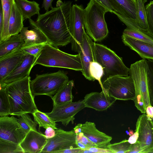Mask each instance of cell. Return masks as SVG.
<instances>
[{"label": "cell", "instance_id": "cell-1", "mask_svg": "<svg viewBox=\"0 0 153 153\" xmlns=\"http://www.w3.org/2000/svg\"><path fill=\"white\" fill-rule=\"evenodd\" d=\"M71 2L58 1L56 7L38 15L37 20L29 19L33 27L40 30L47 38L48 43L58 48L71 42Z\"/></svg>", "mask_w": 153, "mask_h": 153}, {"label": "cell", "instance_id": "cell-2", "mask_svg": "<svg viewBox=\"0 0 153 153\" xmlns=\"http://www.w3.org/2000/svg\"><path fill=\"white\" fill-rule=\"evenodd\" d=\"M30 81L28 76L5 87L10 102V115L18 117L26 113L32 114L38 109L30 90Z\"/></svg>", "mask_w": 153, "mask_h": 153}, {"label": "cell", "instance_id": "cell-3", "mask_svg": "<svg viewBox=\"0 0 153 153\" xmlns=\"http://www.w3.org/2000/svg\"><path fill=\"white\" fill-rule=\"evenodd\" d=\"M94 61L102 67L103 74L100 85L107 79L116 76H128L130 68L124 63L122 58L106 46L94 42Z\"/></svg>", "mask_w": 153, "mask_h": 153}, {"label": "cell", "instance_id": "cell-4", "mask_svg": "<svg viewBox=\"0 0 153 153\" xmlns=\"http://www.w3.org/2000/svg\"><path fill=\"white\" fill-rule=\"evenodd\" d=\"M107 12L109 10L95 0H90L84 10L86 33L95 42L102 40L108 34L105 19V15Z\"/></svg>", "mask_w": 153, "mask_h": 153}, {"label": "cell", "instance_id": "cell-5", "mask_svg": "<svg viewBox=\"0 0 153 153\" xmlns=\"http://www.w3.org/2000/svg\"><path fill=\"white\" fill-rule=\"evenodd\" d=\"M39 64L81 71L82 67L79 54H69L49 43L45 44L36 59L34 66Z\"/></svg>", "mask_w": 153, "mask_h": 153}, {"label": "cell", "instance_id": "cell-6", "mask_svg": "<svg viewBox=\"0 0 153 153\" xmlns=\"http://www.w3.org/2000/svg\"><path fill=\"white\" fill-rule=\"evenodd\" d=\"M66 72L63 71L42 74H36L30 82L33 97L45 95L52 98L68 81Z\"/></svg>", "mask_w": 153, "mask_h": 153}, {"label": "cell", "instance_id": "cell-7", "mask_svg": "<svg viewBox=\"0 0 153 153\" xmlns=\"http://www.w3.org/2000/svg\"><path fill=\"white\" fill-rule=\"evenodd\" d=\"M101 86L102 90L116 100H133L135 97L134 84L130 75L110 77L103 82Z\"/></svg>", "mask_w": 153, "mask_h": 153}, {"label": "cell", "instance_id": "cell-8", "mask_svg": "<svg viewBox=\"0 0 153 153\" xmlns=\"http://www.w3.org/2000/svg\"><path fill=\"white\" fill-rule=\"evenodd\" d=\"M55 131L53 137L47 139L41 153H56L59 151L78 147L76 144V134L74 130L66 131L59 128Z\"/></svg>", "mask_w": 153, "mask_h": 153}, {"label": "cell", "instance_id": "cell-9", "mask_svg": "<svg viewBox=\"0 0 153 153\" xmlns=\"http://www.w3.org/2000/svg\"><path fill=\"white\" fill-rule=\"evenodd\" d=\"M85 108L82 100L54 106L51 112L45 113L54 122H60L66 126L71 122L73 124L75 115Z\"/></svg>", "mask_w": 153, "mask_h": 153}, {"label": "cell", "instance_id": "cell-10", "mask_svg": "<svg viewBox=\"0 0 153 153\" xmlns=\"http://www.w3.org/2000/svg\"><path fill=\"white\" fill-rule=\"evenodd\" d=\"M146 59H143L131 65L129 74L132 77L135 89L141 93L146 108L151 105L147 77Z\"/></svg>", "mask_w": 153, "mask_h": 153}, {"label": "cell", "instance_id": "cell-11", "mask_svg": "<svg viewBox=\"0 0 153 153\" xmlns=\"http://www.w3.org/2000/svg\"><path fill=\"white\" fill-rule=\"evenodd\" d=\"M84 10L81 6L76 4L72 6L71 43L72 50L75 52H79L85 30L84 20Z\"/></svg>", "mask_w": 153, "mask_h": 153}, {"label": "cell", "instance_id": "cell-12", "mask_svg": "<svg viewBox=\"0 0 153 153\" xmlns=\"http://www.w3.org/2000/svg\"><path fill=\"white\" fill-rule=\"evenodd\" d=\"M25 136L14 115L0 117V139L20 144Z\"/></svg>", "mask_w": 153, "mask_h": 153}, {"label": "cell", "instance_id": "cell-13", "mask_svg": "<svg viewBox=\"0 0 153 153\" xmlns=\"http://www.w3.org/2000/svg\"><path fill=\"white\" fill-rule=\"evenodd\" d=\"M139 137L137 140L142 153H147L153 148V123L152 120L147 117L146 113L139 117L136 124Z\"/></svg>", "mask_w": 153, "mask_h": 153}, {"label": "cell", "instance_id": "cell-14", "mask_svg": "<svg viewBox=\"0 0 153 153\" xmlns=\"http://www.w3.org/2000/svg\"><path fill=\"white\" fill-rule=\"evenodd\" d=\"M36 58L34 56L25 54L13 70L6 77L0 81V88L23 79L28 76Z\"/></svg>", "mask_w": 153, "mask_h": 153}, {"label": "cell", "instance_id": "cell-15", "mask_svg": "<svg viewBox=\"0 0 153 153\" xmlns=\"http://www.w3.org/2000/svg\"><path fill=\"white\" fill-rule=\"evenodd\" d=\"M92 39L85 31L81 44V50L78 53L81 63L82 74L89 81L95 79L91 76L89 70L90 63L94 61V57L93 45Z\"/></svg>", "mask_w": 153, "mask_h": 153}, {"label": "cell", "instance_id": "cell-16", "mask_svg": "<svg viewBox=\"0 0 153 153\" xmlns=\"http://www.w3.org/2000/svg\"><path fill=\"white\" fill-rule=\"evenodd\" d=\"M85 107L92 108L98 111L106 110L116 101L102 89L100 92H92L86 94L83 100Z\"/></svg>", "mask_w": 153, "mask_h": 153}, {"label": "cell", "instance_id": "cell-17", "mask_svg": "<svg viewBox=\"0 0 153 153\" xmlns=\"http://www.w3.org/2000/svg\"><path fill=\"white\" fill-rule=\"evenodd\" d=\"M47 140L45 135L40 132L30 130L20 145L24 153H41Z\"/></svg>", "mask_w": 153, "mask_h": 153}, {"label": "cell", "instance_id": "cell-18", "mask_svg": "<svg viewBox=\"0 0 153 153\" xmlns=\"http://www.w3.org/2000/svg\"><path fill=\"white\" fill-rule=\"evenodd\" d=\"M80 127L81 132L97 147L107 149V146L112 139L111 137L98 130L93 122L86 121L84 123H80Z\"/></svg>", "mask_w": 153, "mask_h": 153}, {"label": "cell", "instance_id": "cell-19", "mask_svg": "<svg viewBox=\"0 0 153 153\" xmlns=\"http://www.w3.org/2000/svg\"><path fill=\"white\" fill-rule=\"evenodd\" d=\"M122 39L125 45L136 52L142 59L153 61V45L123 34Z\"/></svg>", "mask_w": 153, "mask_h": 153}, {"label": "cell", "instance_id": "cell-20", "mask_svg": "<svg viewBox=\"0 0 153 153\" xmlns=\"http://www.w3.org/2000/svg\"><path fill=\"white\" fill-rule=\"evenodd\" d=\"M25 54L22 49H20L0 58V81L13 70Z\"/></svg>", "mask_w": 153, "mask_h": 153}, {"label": "cell", "instance_id": "cell-21", "mask_svg": "<svg viewBox=\"0 0 153 153\" xmlns=\"http://www.w3.org/2000/svg\"><path fill=\"white\" fill-rule=\"evenodd\" d=\"M115 13L125 17L136 20L137 0H109Z\"/></svg>", "mask_w": 153, "mask_h": 153}, {"label": "cell", "instance_id": "cell-22", "mask_svg": "<svg viewBox=\"0 0 153 153\" xmlns=\"http://www.w3.org/2000/svg\"><path fill=\"white\" fill-rule=\"evenodd\" d=\"M28 28L23 27L20 32V34L24 41L22 48L35 45L49 43L46 37L39 29L33 27L28 30Z\"/></svg>", "mask_w": 153, "mask_h": 153}, {"label": "cell", "instance_id": "cell-23", "mask_svg": "<svg viewBox=\"0 0 153 153\" xmlns=\"http://www.w3.org/2000/svg\"><path fill=\"white\" fill-rule=\"evenodd\" d=\"M24 41L20 34L11 35L0 42V58L17 50L22 49Z\"/></svg>", "mask_w": 153, "mask_h": 153}, {"label": "cell", "instance_id": "cell-24", "mask_svg": "<svg viewBox=\"0 0 153 153\" xmlns=\"http://www.w3.org/2000/svg\"><path fill=\"white\" fill-rule=\"evenodd\" d=\"M24 19L22 14L14 1L12 6L9 20V37L20 33L24 27L23 22Z\"/></svg>", "mask_w": 153, "mask_h": 153}, {"label": "cell", "instance_id": "cell-25", "mask_svg": "<svg viewBox=\"0 0 153 153\" xmlns=\"http://www.w3.org/2000/svg\"><path fill=\"white\" fill-rule=\"evenodd\" d=\"M74 86V81L69 80L51 98L53 106L72 102L74 96L72 91Z\"/></svg>", "mask_w": 153, "mask_h": 153}, {"label": "cell", "instance_id": "cell-26", "mask_svg": "<svg viewBox=\"0 0 153 153\" xmlns=\"http://www.w3.org/2000/svg\"><path fill=\"white\" fill-rule=\"evenodd\" d=\"M15 2L19 9L24 19H31L33 15L40 14L39 4L34 1L27 0H15Z\"/></svg>", "mask_w": 153, "mask_h": 153}, {"label": "cell", "instance_id": "cell-27", "mask_svg": "<svg viewBox=\"0 0 153 153\" xmlns=\"http://www.w3.org/2000/svg\"><path fill=\"white\" fill-rule=\"evenodd\" d=\"M15 0H1V4L2 8L4 24L3 31L0 34V42L9 37L8 22L12 5Z\"/></svg>", "mask_w": 153, "mask_h": 153}, {"label": "cell", "instance_id": "cell-28", "mask_svg": "<svg viewBox=\"0 0 153 153\" xmlns=\"http://www.w3.org/2000/svg\"><path fill=\"white\" fill-rule=\"evenodd\" d=\"M123 34L153 45V37L149 33L143 30L127 27L124 30Z\"/></svg>", "mask_w": 153, "mask_h": 153}, {"label": "cell", "instance_id": "cell-29", "mask_svg": "<svg viewBox=\"0 0 153 153\" xmlns=\"http://www.w3.org/2000/svg\"><path fill=\"white\" fill-rule=\"evenodd\" d=\"M32 114L34 117V121L39 125V130L41 127L46 129L49 127L55 130L58 129L56 122L51 119L45 113L42 112L37 109Z\"/></svg>", "mask_w": 153, "mask_h": 153}, {"label": "cell", "instance_id": "cell-30", "mask_svg": "<svg viewBox=\"0 0 153 153\" xmlns=\"http://www.w3.org/2000/svg\"><path fill=\"white\" fill-rule=\"evenodd\" d=\"M137 11L136 13V22L141 28L148 30L146 15L145 7V3L147 0H137Z\"/></svg>", "mask_w": 153, "mask_h": 153}, {"label": "cell", "instance_id": "cell-31", "mask_svg": "<svg viewBox=\"0 0 153 153\" xmlns=\"http://www.w3.org/2000/svg\"><path fill=\"white\" fill-rule=\"evenodd\" d=\"M18 117V122L25 136L30 130L37 131V123L32 119L28 113L22 114Z\"/></svg>", "mask_w": 153, "mask_h": 153}, {"label": "cell", "instance_id": "cell-32", "mask_svg": "<svg viewBox=\"0 0 153 153\" xmlns=\"http://www.w3.org/2000/svg\"><path fill=\"white\" fill-rule=\"evenodd\" d=\"M0 153H24L19 144L0 139Z\"/></svg>", "mask_w": 153, "mask_h": 153}, {"label": "cell", "instance_id": "cell-33", "mask_svg": "<svg viewBox=\"0 0 153 153\" xmlns=\"http://www.w3.org/2000/svg\"><path fill=\"white\" fill-rule=\"evenodd\" d=\"M10 115V104L5 88L0 89V117Z\"/></svg>", "mask_w": 153, "mask_h": 153}, {"label": "cell", "instance_id": "cell-34", "mask_svg": "<svg viewBox=\"0 0 153 153\" xmlns=\"http://www.w3.org/2000/svg\"><path fill=\"white\" fill-rule=\"evenodd\" d=\"M147 77L150 105L153 106V61L147 60ZM153 123V120H152Z\"/></svg>", "mask_w": 153, "mask_h": 153}, {"label": "cell", "instance_id": "cell-35", "mask_svg": "<svg viewBox=\"0 0 153 153\" xmlns=\"http://www.w3.org/2000/svg\"><path fill=\"white\" fill-rule=\"evenodd\" d=\"M131 145L128 140L125 139L118 143H110L106 148L111 150L113 153H128Z\"/></svg>", "mask_w": 153, "mask_h": 153}, {"label": "cell", "instance_id": "cell-36", "mask_svg": "<svg viewBox=\"0 0 153 153\" xmlns=\"http://www.w3.org/2000/svg\"><path fill=\"white\" fill-rule=\"evenodd\" d=\"M89 70L91 76L95 80H97L100 85L101 79L103 74L102 66L97 62L93 61L90 63Z\"/></svg>", "mask_w": 153, "mask_h": 153}, {"label": "cell", "instance_id": "cell-37", "mask_svg": "<svg viewBox=\"0 0 153 153\" xmlns=\"http://www.w3.org/2000/svg\"><path fill=\"white\" fill-rule=\"evenodd\" d=\"M148 29L153 37V1H150L145 7Z\"/></svg>", "mask_w": 153, "mask_h": 153}, {"label": "cell", "instance_id": "cell-38", "mask_svg": "<svg viewBox=\"0 0 153 153\" xmlns=\"http://www.w3.org/2000/svg\"><path fill=\"white\" fill-rule=\"evenodd\" d=\"M46 44L47 43L35 45L22 49L25 54L33 55L36 58Z\"/></svg>", "mask_w": 153, "mask_h": 153}, {"label": "cell", "instance_id": "cell-39", "mask_svg": "<svg viewBox=\"0 0 153 153\" xmlns=\"http://www.w3.org/2000/svg\"><path fill=\"white\" fill-rule=\"evenodd\" d=\"M135 90V97L133 100L135 105L138 110L142 113H146V108L145 107L142 95L138 90Z\"/></svg>", "mask_w": 153, "mask_h": 153}, {"label": "cell", "instance_id": "cell-40", "mask_svg": "<svg viewBox=\"0 0 153 153\" xmlns=\"http://www.w3.org/2000/svg\"><path fill=\"white\" fill-rule=\"evenodd\" d=\"M76 134V141L81 143L88 148L97 147V146L85 136L82 132Z\"/></svg>", "mask_w": 153, "mask_h": 153}, {"label": "cell", "instance_id": "cell-41", "mask_svg": "<svg viewBox=\"0 0 153 153\" xmlns=\"http://www.w3.org/2000/svg\"><path fill=\"white\" fill-rule=\"evenodd\" d=\"M84 149L88 150L92 153H113L112 151L107 149L97 147H91L87 148Z\"/></svg>", "mask_w": 153, "mask_h": 153}, {"label": "cell", "instance_id": "cell-42", "mask_svg": "<svg viewBox=\"0 0 153 153\" xmlns=\"http://www.w3.org/2000/svg\"><path fill=\"white\" fill-rule=\"evenodd\" d=\"M128 153H142V150L138 141L131 145Z\"/></svg>", "mask_w": 153, "mask_h": 153}, {"label": "cell", "instance_id": "cell-43", "mask_svg": "<svg viewBox=\"0 0 153 153\" xmlns=\"http://www.w3.org/2000/svg\"><path fill=\"white\" fill-rule=\"evenodd\" d=\"M102 6L108 9L109 12L113 13L114 9L109 0H95Z\"/></svg>", "mask_w": 153, "mask_h": 153}, {"label": "cell", "instance_id": "cell-44", "mask_svg": "<svg viewBox=\"0 0 153 153\" xmlns=\"http://www.w3.org/2000/svg\"><path fill=\"white\" fill-rule=\"evenodd\" d=\"M82 149L77 147L59 151L56 153H82Z\"/></svg>", "mask_w": 153, "mask_h": 153}, {"label": "cell", "instance_id": "cell-45", "mask_svg": "<svg viewBox=\"0 0 153 153\" xmlns=\"http://www.w3.org/2000/svg\"><path fill=\"white\" fill-rule=\"evenodd\" d=\"M45 134L47 139L52 138L55 135V129L51 127H49L46 129Z\"/></svg>", "mask_w": 153, "mask_h": 153}, {"label": "cell", "instance_id": "cell-46", "mask_svg": "<svg viewBox=\"0 0 153 153\" xmlns=\"http://www.w3.org/2000/svg\"><path fill=\"white\" fill-rule=\"evenodd\" d=\"M139 137V133L137 130L135 129V132L131 135L128 138V142L131 144H134L136 142Z\"/></svg>", "mask_w": 153, "mask_h": 153}, {"label": "cell", "instance_id": "cell-47", "mask_svg": "<svg viewBox=\"0 0 153 153\" xmlns=\"http://www.w3.org/2000/svg\"><path fill=\"white\" fill-rule=\"evenodd\" d=\"M53 0H43L42 7H43L46 12L49 11V9L50 7L51 9L53 7L52 5V3Z\"/></svg>", "mask_w": 153, "mask_h": 153}, {"label": "cell", "instance_id": "cell-48", "mask_svg": "<svg viewBox=\"0 0 153 153\" xmlns=\"http://www.w3.org/2000/svg\"><path fill=\"white\" fill-rule=\"evenodd\" d=\"M146 114L148 117L153 120V106H148L146 109Z\"/></svg>", "mask_w": 153, "mask_h": 153}, {"label": "cell", "instance_id": "cell-49", "mask_svg": "<svg viewBox=\"0 0 153 153\" xmlns=\"http://www.w3.org/2000/svg\"><path fill=\"white\" fill-rule=\"evenodd\" d=\"M4 24L3 14L1 4L0 7V34L2 32Z\"/></svg>", "mask_w": 153, "mask_h": 153}, {"label": "cell", "instance_id": "cell-50", "mask_svg": "<svg viewBox=\"0 0 153 153\" xmlns=\"http://www.w3.org/2000/svg\"><path fill=\"white\" fill-rule=\"evenodd\" d=\"M76 144L77 146L79 148L82 149H84L88 147L81 143L76 141Z\"/></svg>", "mask_w": 153, "mask_h": 153}, {"label": "cell", "instance_id": "cell-51", "mask_svg": "<svg viewBox=\"0 0 153 153\" xmlns=\"http://www.w3.org/2000/svg\"><path fill=\"white\" fill-rule=\"evenodd\" d=\"M147 153H153V148L149 150L147 152Z\"/></svg>", "mask_w": 153, "mask_h": 153}, {"label": "cell", "instance_id": "cell-52", "mask_svg": "<svg viewBox=\"0 0 153 153\" xmlns=\"http://www.w3.org/2000/svg\"><path fill=\"white\" fill-rule=\"evenodd\" d=\"M75 0L76 1H77V0Z\"/></svg>", "mask_w": 153, "mask_h": 153}]
</instances>
